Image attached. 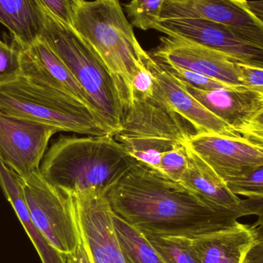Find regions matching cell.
I'll return each mask as SVG.
<instances>
[{
  "label": "cell",
  "instance_id": "cell-22",
  "mask_svg": "<svg viewBox=\"0 0 263 263\" xmlns=\"http://www.w3.org/2000/svg\"><path fill=\"white\" fill-rule=\"evenodd\" d=\"M165 263H201L193 239L145 235Z\"/></svg>",
  "mask_w": 263,
  "mask_h": 263
},
{
  "label": "cell",
  "instance_id": "cell-36",
  "mask_svg": "<svg viewBox=\"0 0 263 263\" xmlns=\"http://www.w3.org/2000/svg\"><path fill=\"white\" fill-rule=\"evenodd\" d=\"M257 91V92H260L261 94H262L263 95V89H259V90H256Z\"/></svg>",
  "mask_w": 263,
  "mask_h": 263
},
{
  "label": "cell",
  "instance_id": "cell-29",
  "mask_svg": "<svg viewBox=\"0 0 263 263\" xmlns=\"http://www.w3.org/2000/svg\"><path fill=\"white\" fill-rule=\"evenodd\" d=\"M54 16L72 28L73 0H38Z\"/></svg>",
  "mask_w": 263,
  "mask_h": 263
},
{
  "label": "cell",
  "instance_id": "cell-17",
  "mask_svg": "<svg viewBox=\"0 0 263 263\" xmlns=\"http://www.w3.org/2000/svg\"><path fill=\"white\" fill-rule=\"evenodd\" d=\"M255 242L253 227L239 222L230 228L193 239L201 263H243Z\"/></svg>",
  "mask_w": 263,
  "mask_h": 263
},
{
  "label": "cell",
  "instance_id": "cell-23",
  "mask_svg": "<svg viewBox=\"0 0 263 263\" xmlns=\"http://www.w3.org/2000/svg\"><path fill=\"white\" fill-rule=\"evenodd\" d=\"M165 0H131L125 10L132 26L142 30L154 29L160 21L161 11Z\"/></svg>",
  "mask_w": 263,
  "mask_h": 263
},
{
  "label": "cell",
  "instance_id": "cell-35",
  "mask_svg": "<svg viewBox=\"0 0 263 263\" xmlns=\"http://www.w3.org/2000/svg\"><path fill=\"white\" fill-rule=\"evenodd\" d=\"M257 216V221L252 227L256 233V241H263V205Z\"/></svg>",
  "mask_w": 263,
  "mask_h": 263
},
{
  "label": "cell",
  "instance_id": "cell-3",
  "mask_svg": "<svg viewBox=\"0 0 263 263\" xmlns=\"http://www.w3.org/2000/svg\"><path fill=\"white\" fill-rule=\"evenodd\" d=\"M72 29L117 80L125 111L133 79L149 54L138 42L120 0H73Z\"/></svg>",
  "mask_w": 263,
  "mask_h": 263
},
{
  "label": "cell",
  "instance_id": "cell-25",
  "mask_svg": "<svg viewBox=\"0 0 263 263\" xmlns=\"http://www.w3.org/2000/svg\"><path fill=\"white\" fill-rule=\"evenodd\" d=\"M188 167V155L185 145L175 147L162 154L159 173L167 179L180 182Z\"/></svg>",
  "mask_w": 263,
  "mask_h": 263
},
{
  "label": "cell",
  "instance_id": "cell-9",
  "mask_svg": "<svg viewBox=\"0 0 263 263\" xmlns=\"http://www.w3.org/2000/svg\"><path fill=\"white\" fill-rule=\"evenodd\" d=\"M60 129L0 111V160L20 177L39 171L49 141Z\"/></svg>",
  "mask_w": 263,
  "mask_h": 263
},
{
  "label": "cell",
  "instance_id": "cell-34",
  "mask_svg": "<svg viewBox=\"0 0 263 263\" xmlns=\"http://www.w3.org/2000/svg\"><path fill=\"white\" fill-rule=\"evenodd\" d=\"M247 7L263 23V0L247 1Z\"/></svg>",
  "mask_w": 263,
  "mask_h": 263
},
{
  "label": "cell",
  "instance_id": "cell-10",
  "mask_svg": "<svg viewBox=\"0 0 263 263\" xmlns=\"http://www.w3.org/2000/svg\"><path fill=\"white\" fill-rule=\"evenodd\" d=\"M200 20L228 27L235 35L263 49V23L247 7V0H165L160 21Z\"/></svg>",
  "mask_w": 263,
  "mask_h": 263
},
{
  "label": "cell",
  "instance_id": "cell-20",
  "mask_svg": "<svg viewBox=\"0 0 263 263\" xmlns=\"http://www.w3.org/2000/svg\"><path fill=\"white\" fill-rule=\"evenodd\" d=\"M0 23L10 32L12 43L30 46L41 34L35 0H0Z\"/></svg>",
  "mask_w": 263,
  "mask_h": 263
},
{
  "label": "cell",
  "instance_id": "cell-1",
  "mask_svg": "<svg viewBox=\"0 0 263 263\" xmlns=\"http://www.w3.org/2000/svg\"><path fill=\"white\" fill-rule=\"evenodd\" d=\"M106 196L114 213L144 235L189 239L230 228L243 216H258L263 204L252 199L242 208L219 206L139 162Z\"/></svg>",
  "mask_w": 263,
  "mask_h": 263
},
{
  "label": "cell",
  "instance_id": "cell-14",
  "mask_svg": "<svg viewBox=\"0 0 263 263\" xmlns=\"http://www.w3.org/2000/svg\"><path fill=\"white\" fill-rule=\"evenodd\" d=\"M145 63L154 76L153 95L190 123L196 133H211L228 137L242 138L239 133L194 98L163 64L155 60L150 55Z\"/></svg>",
  "mask_w": 263,
  "mask_h": 263
},
{
  "label": "cell",
  "instance_id": "cell-5",
  "mask_svg": "<svg viewBox=\"0 0 263 263\" xmlns=\"http://www.w3.org/2000/svg\"><path fill=\"white\" fill-rule=\"evenodd\" d=\"M0 111L60 132L83 136L110 134L100 119L70 94L32 83L20 74L0 81Z\"/></svg>",
  "mask_w": 263,
  "mask_h": 263
},
{
  "label": "cell",
  "instance_id": "cell-15",
  "mask_svg": "<svg viewBox=\"0 0 263 263\" xmlns=\"http://www.w3.org/2000/svg\"><path fill=\"white\" fill-rule=\"evenodd\" d=\"M14 44L18 50L20 76L32 83L68 92L99 118L92 102L77 79L41 35L26 47Z\"/></svg>",
  "mask_w": 263,
  "mask_h": 263
},
{
  "label": "cell",
  "instance_id": "cell-32",
  "mask_svg": "<svg viewBox=\"0 0 263 263\" xmlns=\"http://www.w3.org/2000/svg\"><path fill=\"white\" fill-rule=\"evenodd\" d=\"M66 263H92L82 237L75 250L66 255Z\"/></svg>",
  "mask_w": 263,
  "mask_h": 263
},
{
  "label": "cell",
  "instance_id": "cell-7",
  "mask_svg": "<svg viewBox=\"0 0 263 263\" xmlns=\"http://www.w3.org/2000/svg\"><path fill=\"white\" fill-rule=\"evenodd\" d=\"M20 179L34 225L57 251L73 252L81 234L72 194L51 185L40 170Z\"/></svg>",
  "mask_w": 263,
  "mask_h": 263
},
{
  "label": "cell",
  "instance_id": "cell-16",
  "mask_svg": "<svg viewBox=\"0 0 263 263\" xmlns=\"http://www.w3.org/2000/svg\"><path fill=\"white\" fill-rule=\"evenodd\" d=\"M181 83L199 103L238 133L263 109V95L253 89L227 87L201 90Z\"/></svg>",
  "mask_w": 263,
  "mask_h": 263
},
{
  "label": "cell",
  "instance_id": "cell-26",
  "mask_svg": "<svg viewBox=\"0 0 263 263\" xmlns=\"http://www.w3.org/2000/svg\"><path fill=\"white\" fill-rule=\"evenodd\" d=\"M165 66L178 80L189 86L196 88V89L210 91L222 89V88L232 87L219 80H214V79L210 78L206 76L202 75V74L188 70L183 68L176 67V66Z\"/></svg>",
  "mask_w": 263,
  "mask_h": 263
},
{
  "label": "cell",
  "instance_id": "cell-33",
  "mask_svg": "<svg viewBox=\"0 0 263 263\" xmlns=\"http://www.w3.org/2000/svg\"><path fill=\"white\" fill-rule=\"evenodd\" d=\"M243 263H263V241H256L246 256Z\"/></svg>",
  "mask_w": 263,
  "mask_h": 263
},
{
  "label": "cell",
  "instance_id": "cell-21",
  "mask_svg": "<svg viewBox=\"0 0 263 263\" xmlns=\"http://www.w3.org/2000/svg\"><path fill=\"white\" fill-rule=\"evenodd\" d=\"M112 222L126 263H165L145 235L136 227L115 213Z\"/></svg>",
  "mask_w": 263,
  "mask_h": 263
},
{
  "label": "cell",
  "instance_id": "cell-2",
  "mask_svg": "<svg viewBox=\"0 0 263 263\" xmlns=\"http://www.w3.org/2000/svg\"><path fill=\"white\" fill-rule=\"evenodd\" d=\"M136 163L112 135L61 136L46 151L40 173L67 193L96 190L106 194Z\"/></svg>",
  "mask_w": 263,
  "mask_h": 263
},
{
  "label": "cell",
  "instance_id": "cell-28",
  "mask_svg": "<svg viewBox=\"0 0 263 263\" xmlns=\"http://www.w3.org/2000/svg\"><path fill=\"white\" fill-rule=\"evenodd\" d=\"M154 76L146 65H145L139 69L133 79L132 83L130 103L133 100H146L151 98L154 94Z\"/></svg>",
  "mask_w": 263,
  "mask_h": 263
},
{
  "label": "cell",
  "instance_id": "cell-12",
  "mask_svg": "<svg viewBox=\"0 0 263 263\" xmlns=\"http://www.w3.org/2000/svg\"><path fill=\"white\" fill-rule=\"evenodd\" d=\"M185 145L197 154L225 183L263 165V148L242 137L195 133L189 138Z\"/></svg>",
  "mask_w": 263,
  "mask_h": 263
},
{
  "label": "cell",
  "instance_id": "cell-4",
  "mask_svg": "<svg viewBox=\"0 0 263 263\" xmlns=\"http://www.w3.org/2000/svg\"><path fill=\"white\" fill-rule=\"evenodd\" d=\"M41 20V35L58 54L89 100L100 121L114 136L121 128L123 100L115 80L104 63L70 26L35 0Z\"/></svg>",
  "mask_w": 263,
  "mask_h": 263
},
{
  "label": "cell",
  "instance_id": "cell-18",
  "mask_svg": "<svg viewBox=\"0 0 263 263\" xmlns=\"http://www.w3.org/2000/svg\"><path fill=\"white\" fill-rule=\"evenodd\" d=\"M186 147L188 167L180 183L212 203L228 209L247 206L252 199H242L193 150Z\"/></svg>",
  "mask_w": 263,
  "mask_h": 263
},
{
  "label": "cell",
  "instance_id": "cell-13",
  "mask_svg": "<svg viewBox=\"0 0 263 263\" xmlns=\"http://www.w3.org/2000/svg\"><path fill=\"white\" fill-rule=\"evenodd\" d=\"M155 30L219 51L236 63L263 69V49L235 35L228 27L200 20L159 21Z\"/></svg>",
  "mask_w": 263,
  "mask_h": 263
},
{
  "label": "cell",
  "instance_id": "cell-8",
  "mask_svg": "<svg viewBox=\"0 0 263 263\" xmlns=\"http://www.w3.org/2000/svg\"><path fill=\"white\" fill-rule=\"evenodd\" d=\"M82 239L92 263H126L106 193L96 190L70 193Z\"/></svg>",
  "mask_w": 263,
  "mask_h": 263
},
{
  "label": "cell",
  "instance_id": "cell-11",
  "mask_svg": "<svg viewBox=\"0 0 263 263\" xmlns=\"http://www.w3.org/2000/svg\"><path fill=\"white\" fill-rule=\"evenodd\" d=\"M149 54L167 66H176L219 80L232 87H244L239 78L238 63L225 54L195 42L162 36Z\"/></svg>",
  "mask_w": 263,
  "mask_h": 263
},
{
  "label": "cell",
  "instance_id": "cell-27",
  "mask_svg": "<svg viewBox=\"0 0 263 263\" xmlns=\"http://www.w3.org/2000/svg\"><path fill=\"white\" fill-rule=\"evenodd\" d=\"M18 72V48L14 43L9 46L0 40V81L17 75Z\"/></svg>",
  "mask_w": 263,
  "mask_h": 263
},
{
  "label": "cell",
  "instance_id": "cell-30",
  "mask_svg": "<svg viewBox=\"0 0 263 263\" xmlns=\"http://www.w3.org/2000/svg\"><path fill=\"white\" fill-rule=\"evenodd\" d=\"M239 134L248 142L263 148V109L239 132Z\"/></svg>",
  "mask_w": 263,
  "mask_h": 263
},
{
  "label": "cell",
  "instance_id": "cell-24",
  "mask_svg": "<svg viewBox=\"0 0 263 263\" xmlns=\"http://www.w3.org/2000/svg\"><path fill=\"white\" fill-rule=\"evenodd\" d=\"M226 184L237 196L254 200H263V165L246 176L229 180Z\"/></svg>",
  "mask_w": 263,
  "mask_h": 263
},
{
  "label": "cell",
  "instance_id": "cell-6",
  "mask_svg": "<svg viewBox=\"0 0 263 263\" xmlns=\"http://www.w3.org/2000/svg\"><path fill=\"white\" fill-rule=\"evenodd\" d=\"M195 129L186 120L154 95L146 100H133L123 112L116 140L126 153L159 173L164 153L185 145Z\"/></svg>",
  "mask_w": 263,
  "mask_h": 263
},
{
  "label": "cell",
  "instance_id": "cell-31",
  "mask_svg": "<svg viewBox=\"0 0 263 263\" xmlns=\"http://www.w3.org/2000/svg\"><path fill=\"white\" fill-rule=\"evenodd\" d=\"M239 78L242 86L259 90L263 89V69L238 63Z\"/></svg>",
  "mask_w": 263,
  "mask_h": 263
},
{
  "label": "cell",
  "instance_id": "cell-19",
  "mask_svg": "<svg viewBox=\"0 0 263 263\" xmlns=\"http://www.w3.org/2000/svg\"><path fill=\"white\" fill-rule=\"evenodd\" d=\"M0 188L12 205L38 253L42 263H66V255L57 251L32 222L20 176L0 160Z\"/></svg>",
  "mask_w": 263,
  "mask_h": 263
}]
</instances>
